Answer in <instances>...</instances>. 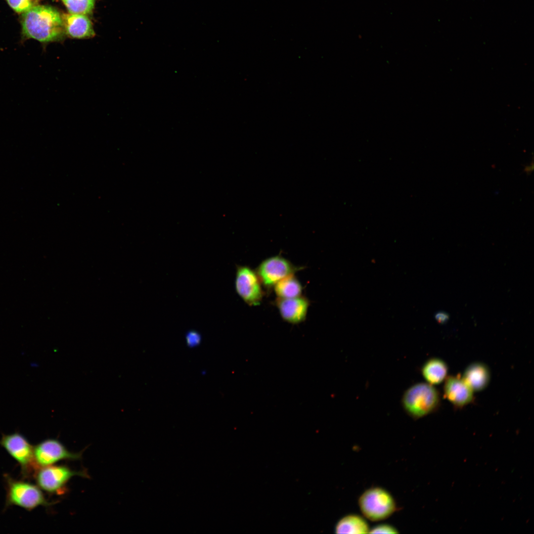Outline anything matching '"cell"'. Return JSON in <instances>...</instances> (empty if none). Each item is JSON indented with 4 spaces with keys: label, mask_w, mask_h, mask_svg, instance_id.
<instances>
[{
    "label": "cell",
    "mask_w": 534,
    "mask_h": 534,
    "mask_svg": "<svg viewBox=\"0 0 534 534\" xmlns=\"http://www.w3.org/2000/svg\"><path fill=\"white\" fill-rule=\"evenodd\" d=\"M21 25L24 38L33 39L43 44L61 40L64 31L59 12L46 5L33 6L24 13Z\"/></svg>",
    "instance_id": "1"
},
{
    "label": "cell",
    "mask_w": 534,
    "mask_h": 534,
    "mask_svg": "<svg viewBox=\"0 0 534 534\" xmlns=\"http://www.w3.org/2000/svg\"><path fill=\"white\" fill-rule=\"evenodd\" d=\"M438 390L427 382L415 383L403 393L401 399L402 407L411 418L418 419L437 410L440 404Z\"/></svg>",
    "instance_id": "2"
},
{
    "label": "cell",
    "mask_w": 534,
    "mask_h": 534,
    "mask_svg": "<svg viewBox=\"0 0 534 534\" xmlns=\"http://www.w3.org/2000/svg\"><path fill=\"white\" fill-rule=\"evenodd\" d=\"M363 515L371 521H379L391 516L397 509L394 498L385 489L374 487L365 490L358 498Z\"/></svg>",
    "instance_id": "3"
},
{
    "label": "cell",
    "mask_w": 534,
    "mask_h": 534,
    "mask_svg": "<svg viewBox=\"0 0 534 534\" xmlns=\"http://www.w3.org/2000/svg\"><path fill=\"white\" fill-rule=\"evenodd\" d=\"M6 480V506L16 505L31 511L40 506L48 507L55 502L48 501L38 485L16 480L8 476Z\"/></svg>",
    "instance_id": "4"
},
{
    "label": "cell",
    "mask_w": 534,
    "mask_h": 534,
    "mask_svg": "<svg viewBox=\"0 0 534 534\" xmlns=\"http://www.w3.org/2000/svg\"><path fill=\"white\" fill-rule=\"evenodd\" d=\"M38 486L52 494H64L67 491V484L74 477L89 478L85 470L77 471L64 465H52L39 468L35 472Z\"/></svg>",
    "instance_id": "5"
},
{
    "label": "cell",
    "mask_w": 534,
    "mask_h": 534,
    "mask_svg": "<svg viewBox=\"0 0 534 534\" xmlns=\"http://www.w3.org/2000/svg\"><path fill=\"white\" fill-rule=\"evenodd\" d=\"M34 456L38 470L62 460H80L82 458V451L71 452L58 440L49 439L34 446Z\"/></svg>",
    "instance_id": "6"
},
{
    "label": "cell",
    "mask_w": 534,
    "mask_h": 534,
    "mask_svg": "<svg viewBox=\"0 0 534 534\" xmlns=\"http://www.w3.org/2000/svg\"><path fill=\"white\" fill-rule=\"evenodd\" d=\"M0 445L20 465L24 475L37 470L34 456V446L21 434L3 435Z\"/></svg>",
    "instance_id": "7"
},
{
    "label": "cell",
    "mask_w": 534,
    "mask_h": 534,
    "mask_svg": "<svg viewBox=\"0 0 534 534\" xmlns=\"http://www.w3.org/2000/svg\"><path fill=\"white\" fill-rule=\"evenodd\" d=\"M261 284L255 271L248 266H236L235 289L246 304L250 306L260 304L264 296Z\"/></svg>",
    "instance_id": "8"
},
{
    "label": "cell",
    "mask_w": 534,
    "mask_h": 534,
    "mask_svg": "<svg viewBox=\"0 0 534 534\" xmlns=\"http://www.w3.org/2000/svg\"><path fill=\"white\" fill-rule=\"evenodd\" d=\"M300 268L280 256H273L264 260L257 267L256 272L262 283L267 288L273 287L283 278L294 274Z\"/></svg>",
    "instance_id": "9"
},
{
    "label": "cell",
    "mask_w": 534,
    "mask_h": 534,
    "mask_svg": "<svg viewBox=\"0 0 534 534\" xmlns=\"http://www.w3.org/2000/svg\"><path fill=\"white\" fill-rule=\"evenodd\" d=\"M474 392L462 376H447L444 381V395L456 407L469 404L473 400Z\"/></svg>",
    "instance_id": "10"
},
{
    "label": "cell",
    "mask_w": 534,
    "mask_h": 534,
    "mask_svg": "<svg viewBox=\"0 0 534 534\" xmlns=\"http://www.w3.org/2000/svg\"><path fill=\"white\" fill-rule=\"evenodd\" d=\"M276 305L282 319L291 324H298L306 317L309 300L302 295L292 298H277Z\"/></svg>",
    "instance_id": "11"
},
{
    "label": "cell",
    "mask_w": 534,
    "mask_h": 534,
    "mask_svg": "<svg viewBox=\"0 0 534 534\" xmlns=\"http://www.w3.org/2000/svg\"><path fill=\"white\" fill-rule=\"evenodd\" d=\"M64 31L75 39H87L95 36L92 25L85 15L68 13L62 16Z\"/></svg>",
    "instance_id": "12"
},
{
    "label": "cell",
    "mask_w": 534,
    "mask_h": 534,
    "mask_svg": "<svg viewBox=\"0 0 534 534\" xmlns=\"http://www.w3.org/2000/svg\"><path fill=\"white\" fill-rule=\"evenodd\" d=\"M462 377L474 392H480L488 386L490 380V372L486 364L477 361L467 366Z\"/></svg>",
    "instance_id": "13"
},
{
    "label": "cell",
    "mask_w": 534,
    "mask_h": 534,
    "mask_svg": "<svg viewBox=\"0 0 534 534\" xmlns=\"http://www.w3.org/2000/svg\"><path fill=\"white\" fill-rule=\"evenodd\" d=\"M421 372L426 382L434 386L440 384L445 380L447 376L448 367L443 359L432 357L423 363Z\"/></svg>",
    "instance_id": "14"
},
{
    "label": "cell",
    "mask_w": 534,
    "mask_h": 534,
    "mask_svg": "<svg viewBox=\"0 0 534 534\" xmlns=\"http://www.w3.org/2000/svg\"><path fill=\"white\" fill-rule=\"evenodd\" d=\"M370 528L364 518L357 514H349L340 519L335 527L336 534H366Z\"/></svg>",
    "instance_id": "15"
},
{
    "label": "cell",
    "mask_w": 534,
    "mask_h": 534,
    "mask_svg": "<svg viewBox=\"0 0 534 534\" xmlns=\"http://www.w3.org/2000/svg\"><path fill=\"white\" fill-rule=\"evenodd\" d=\"M274 292L279 298H292L302 295L303 287L294 274L288 275L277 282L273 286Z\"/></svg>",
    "instance_id": "16"
},
{
    "label": "cell",
    "mask_w": 534,
    "mask_h": 534,
    "mask_svg": "<svg viewBox=\"0 0 534 534\" xmlns=\"http://www.w3.org/2000/svg\"><path fill=\"white\" fill-rule=\"evenodd\" d=\"M70 13L88 14L94 8L95 0H62Z\"/></svg>",
    "instance_id": "17"
},
{
    "label": "cell",
    "mask_w": 534,
    "mask_h": 534,
    "mask_svg": "<svg viewBox=\"0 0 534 534\" xmlns=\"http://www.w3.org/2000/svg\"><path fill=\"white\" fill-rule=\"evenodd\" d=\"M9 5L18 13H25L34 5L32 0H6Z\"/></svg>",
    "instance_id": "18"
},
{
    "label": "cell",
    "mask_w": 534,
    "mask_h": 534,
    "mask_svg": "<svg viewBox=\"0 0 534 534\" xmlns=\"http://www.w3.org/2000/svg\"><path fill=\"white\" fill-rule=\"evenodd\" d=\"M186 344L190 348L197 347L202 340L201 334L196 330H190L185 334Z\"/></svg>",
    "instance_id": "19"
},
{
    "label": "cell",
    "mask_w": 534,
    "mask_h": 534,
    "mask_svg": "<svg viewBox=\"0 0 534 534\" xmlns=\"http://www.w3.org/2000/svg\"><path fill=\"white\" fill-rule=\"evenodd\" d=\"M371 534H398L397 530L393 526L387 524H381L370 529Z\"/></svg>",
    "instance_id": "20"
},
{
    "label": "cell",
    "mask_w": 534,
    "mask_h": 534,
    "mask_svg": "<svg viewBox=\"0 0 534 534\" xmlns=\"http://www.w3.org/2000/svg\"><path fill=\"white\" fill-rule=\"evenodd\" d=\"M435 319L440 323H445L449 319L448 314L445 312H440L435 315Z\"/></svg>",
    "instance_id": "21"
}]
</instances>
